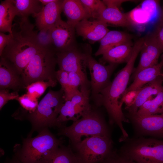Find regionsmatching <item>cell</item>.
<instances>
[{"instance_id":"6da1fadb","label":"cell","mask_w":163,"mask_h":163,"mask_svg":"<svg viewBox=\"0 0 163 163\" xmlns=\"http://www.w3.org/2000/svg\"><path fill=\"white\" fill-rule=\"evenodd\" d=\"M143 40L139 39L133 46L132 53L125 67L117 75L113 80L100 93L94 101L97 107L103 106L108 115L110 124H115L119 128L124 137L128 134L124 129L123 123H129L122 111V99L132 74L134 71L135 60L141 51Z\"/></svg>"},{"instance_id":"7a4b0ae2","label":"cell","mask_w":163,"mask_h":163,"mask_svg":"<svg viewBox=\"0 0 163 163\" xmlns=\"http://www.w3.org/2000/svg\"><path fill=\"white\" fill-rule=\"evenodd\" d=\"M35 26L28 18L19 17L15 20L12 38L1 57L11 63L21 75L31 59L43 49L38 44Z\"/></svg>"},{"instance_id":"3957f363","label":"cell","mask_w":163,"mask_h":163,"mask_svg":"<svg viewBox=\"0 0 163 163\" xmlns=\"http://www.w3.org/2000/svg\"><path fill=\"white\" fill-rule=\"evenodd\" d=\"M62 142L46 128L35 137L24 139L14 156L23 163H50Z\"/></svg>"},{"instance_id":"277c9868","label":"cell","mask_w":163,"mask_h":163,"mask_svg":"<svg viewBox=\"0 0 163 163\" xmlns=\"http://www.w3.org/2000/svg\"><path fill=\"white\" fill-rule=\"evenodd\" d=\"M81 118L68 126H63L58 134L68 137L71 145L80 142L83 136L111 137V130L103 116L91 107L86 110Z\"/></svg>"},{"instance_id":"5b68a950","label":"cell","mask_w":163,"mask_h":163,"mask_svg":"<svg viewBox=\"0 0 163 163\" xmlns=\"http://www.w3.org/2000/svg\"><path fill=\"white\" fill-rule=\"evenodd\" d=\"M117 151L136 163L163 162V140L153 137H128Z\"/></svg>"},{"instance_id":"8992f818","label":"cell","mask_w":163,"mask_h":163,"mask_svg":"<svg viewBox=\"0 0 163 163\" xmlns=\"http://www.w3.org/2000/svg\"><path fill=\"white\" fill-rule=\"evenodd\" d=\"M65 102L64 92L61 88L57 91L50 89L35 110L26 113V118L32 125V132H39L48 127H59L57 118Z\"/></svg>"},{"instance_id":"52a82bcc","label":"cell","mask_w":163,"mask_h":163,"mask_svg":"<svg viewBox=\"0 0 163 163\" xmlns=\"http://www.w3.org/2000/svg\"><path fill=\"white\" fill-rule=\"evenodd\" d=\"M57 61L53 49H43L31 59L24 69L21 76L25 87L39 81L57 82L55 70Z\"/></svg>"},{"instance_id":"ba28073f","label":"cell","mask_w":163,"mask_h":163,"mask_svg":"<svg viewBox=\"0 0 163 163\" xmlns=\"http://www.w3.org/2000/svg\"><path fill=\"white\" fill-rule=\"evenodd\" d=\"M72 145L78 163H99L113 150L111 138L99 136L86 138Z\"/></svg>"},{"instance_id":"9c48e42d","label":"cell","mask_w":163,"mask_h":163,"mask_svg":"<svg viewBox=\"0 0 163 163\" xmlns=\"http://www.w3.org/2000/svg\"><path fill=\"white\" fill-rule=\"evenodd\" d=\"M91 85H85L80 87V91L74 95L70 100L65 101L57 118L59 127L69 120L75 121L91 107L89 103Z\"/></svg>"},{"instance_id":"30bf717a","label":"cell","mask_w":163,"mask_h":163,"mask_svg":"<svg viewBox=\"0 0 163 163\" xmlns=\"http://www.w3.org/2000/svg\"><path fill=\"white\" fill-rule=\"evenodd\" d=\"M91 54L88 45L79 47L77 45L68 50L56 53L57 64L59 69L86 75L88 59Z\"/></svg>"},{"instance_id":"8fae6325","label":"cell","mask_w":163,"mask_h":163,"mask_svg":"<svg viewBox=\"0 0 163 163\" xmlns=\"http://www.w3.org/2000/svg\"><path fill=\"white\" fill-rule=\"evenodd\" d=\"M125 116L132 124L134 136L163 138V113L140 116L127 113Z\"/></svg>"},{"instance_id":"7c38bea8","label":"cell","mask_w":163,"mask_h":163,"mask_svg":"<svg viewBox=\"0 0 163 163\" xmlns=\"http://www.w3.org/2000/svg\"><path fill=\"white\" fill-rule=\"evenodd\" d=\"M117 64L105 65L99 62L91 55L88 58L87 67L91 75V97L94 102L100 92L110 83L111 76Z\"/></svg>"},{"instance_id":"4fadbf2b","label":"cell","mask_w":163,"mask_h":163,"mask_svg":"<svg viewBox=\"0 0 163 163\" xmlns=\"http://www.w3.org/2000/svg\"><path fill=\"white\" fill-rule=\"evenodd\" d=\"M49 30L53 48L56 53L68 50L77 45L75 28L61 18Z\"/></svg>"},{"instance_id":"5bb4252c","label":"cell","mask_w":163,"mask_h":163,"mask_svg":"<svg viewBox=\"0 0 163 163\" xmlns=\"http://www.w3.org/2000/svg\"><path fill=\"white\" fill-rule=\"evenodd\" d=\"M63 0H55L43 6L41 10L33 17L35 26L39 31L50 29L61 18Z\"/></svg>"},{"instance_id":"9a60e30c","label":"cell","mask_w":163,"mask_h":163,"mask_svg":"<svg viewBox=\"0 0 163 163\" xmlns=\"http://www.w3.org/2000/svg\"><path fill=\"white\" fill-rule=\"evenodd\" d=\"M141 52L140 60L138 66L134 70L133 77L142 69L157 64L159 57L163 52L153 34L145 37Z\"/></svg>"},{"instance_id":"2e32d148","label":"cell","mask_w":163,"mask_h":163,"mask_svg":"<svg viewBox=\"0 0 163 163\" xmlns=\"http://www.w3.org/2000/svg\"><path fill=\"white\" fill-rule=\"evenodd\" d=\"M107 24L98 20L85 19L75 26V32L84 39L91 42L100 41L110 31Z\"/></svg>"},{"instance_id":"e0dca14e","label":"cell","mask_w":163,"mask_h":163,"mask_svg":"<svg viewBox=\"0 0 163 163\" xmlns=\"http://www.w3.org/2000/svg\"><path fill=\"white\" fill-rule=\"evenodd\" d=\"M24 88L21 75L11 63L1 57L0 89H10L18 92Z\"/></svg>"},{"instance_id":"ac0fdd59","label":"cell","mask_w":163,"mask_h":163,"mask_svg":"<svg viewBox=\"0 0 163 163\" xmlns=\"http://www.w3.org/2000/svg\"><path fill=\"white\" fill-rule=\"evenodd\" d=\"M162 77L159 75L153 81L141 88L134 103L125 108L128 113H136L139 108L153 95H156L163 89Z\"/></svg>"},{"instance_id":"d6986e66","label":"cell","mask_w":163,"mask_h":163,"mask_svg":"<svg viewBox=\"0 0 163 163\" xmlns=\"http://www.w3.org/2000/svg\"><path fill=\"white\" fill-rule=\"evenodd\" d=\"M163 67V54L161 57L160 62L157 64L142 69L133 77V82L126 88L123 96L127 92L140 88L155 79L161 73Z\"/></svg>"},{"instance_id":"ffe728a7","label":"cell","mask_w":163,"mask_h":163,"mask_svg":"<svg viewBox=\"0 0 163 163\" xmlns=\"http://www.w3.org/2000/svg\"><path fill=\"white\" fill-rule=\"evenodd\" d=\"M62 10L67 18V23L75 28L83 19L90 18L80 0H63Z\"/></svg>"},{"instance_id":"44dd1931","label":"cell","mask_w":163,"mask_h":163,"mask_svg":"<svg viewBox=\"0 0 163 163\" xmlns=\"http://www.w3.org/2000/svg\"><path fill=\"white\" fill-rule=\"evenodd\" d=\"M133 46L130 41L114 47L102 55L100 62L116 64L127 63L131 56Z\"/></svg>"},{"instance_id":"7402d4cb","label":"cell","mask_w":163,"mask_h":163,"mask_svg":"<svg viewBox=\"0 0 163 163\" xmlns=\"http://www.w3.org/2000/svg\"><path fill=\"white\" fill-rule=\"evenodd\" d=\"M129 34L116 30H110L100 41V46L94 54L97 56L103 55L110 49L122 44L131 41Z\"/></svg>"},{"instance_id":"603a6c76","label":"cell","mask_w":163,"mask_h":163,"mask_svg":"<svg viewBox=\"0 0 163 163\" xmlns=\"http://www.w3.org/2000/svg\"><path fill=\"white\" fill-rule=\"evenodd\" d=\"M18 15L17 10L12 0L2 1L0 4V32H8L12 35L13 21L15 17Z\"/></svg>"},{"instance_id":"cb8c5ba5","label":"cell","mask_w":163,"mask_h":163,"mask_svg":"<svg viewBox=\"0 0 163 163\" xmlns=\"http://www.w3.org/2000/svg\"><path fill=\"white\" fill-rule=\"evenodd\" d=\"M98 20L107 24L118 26L128 27L131 25L126 14L122 13L119 8H116L107 7Z\"/></svg>"},{"instance_id":"d4e9b609","label":"cell","mask_w":163,"mask_h":163,"mask_svg":"<svg viewBox=\"0 0 163 163\" xmlns=\"http://www.w3.org/2000/svg\"><path fill=\"white\" fill-rule=\"evenodd\" d=\"M152 97L139 108L135 114L144 116L163 113V89L154 98L152 99Z\"/></svg>"},{"instance_id":"484cf974","label":"cell","mask_w":163,"mask_h":163,"mask_svg":"<svg viewBox=\"0 0 163 163\" xmlns=\"http://www.w3.org/2000/svg\"><path fill=\"white\" fill-rule=\"evenodd\" d=\"M91 84L87 75L78 72H69V83L67 89L64 92L65 101L71 99L73 96L79 92L78 88L84 85Z\"/></svg>"},{"instance_id":"4316f807","label":"cell","mask_w":163,"mask_h":163,"mask_svg":"<svg viewBox=\"0 0 163 163\" xmlns=\"http://www.w3.org/2000/svg\"><path fill=\"white\" fill-rule=\"evenodd\" d=\"M17 10L19 17L28 18L36 15L43 6L39 0H12Z\"/></svg>"},{"instance_id":"83f0119b","label":"cell","mask_w":163,"mask_h":163,"mask_svg":"<svg viewBox=\"0 0 163 163\" xmlns=\"http://www.w3.org/2000/svg\"><path fill=\"white\" fill-rule=\"evenodd\" d=\"M50 163H78L75 155L70 145H61Z\"/></svg>"},{"instance_id":"f1b7e54d","label":"cell","mask_w":163,"mask_h":163,"mask_svg":"<svg viewBox=\"0 0 163 163\" xmlns=\"http://www.w3.org/2000/svg\"><path fill=\"white\" fill-rule=\"evenodd\" d=\"M90 18L98 20L107 7L99 0H80Z\"/></svg>"},{"instance_id":"f546056e","label":"cell","mask_w":163,"mask_h":163,"mask_svg":"<svg viewBox=\"0 0 163 163\" xmlns=\"http://www.w3.org/2000/svg\"><path fill=\"white\" fill-rule=\"evenodd\" d=\"M57 82L51 81H39L28 85L25 87L27 93L33 97L38 99L49 87H54Z\"/></svg>"},{"instance_id":"4dcf8cb0","label":"cell","mask_w":163,"mask_h":163,"mask_svg":"<svg viewBox=\"0 0 163 163\" xmlns=\"http://www.w3.org/2000/svg\"><path fill=\"white\" fill-rule=\"evenodd\" d=\"M126 14L131 24L142 27L143 25L152 22L149 15L141 7L136 8Z\"/></svg>"},{"instance_id":"1f68e13d","label":"cell","mask_w":163,"mask_h":163,"mask_svg":"<svg viewBox=\"0 0 163 163\" xmlns=\"http://www.w3.org/2000/svg\"><path fill=\"white\" fill-rule=\"evenodd\" d=\"M25 112L29 113L34 112L38 104V99L31 97L27 93L19 96L16 100Z\"/></svg>"},{"instance_id":"d6a6232c","label":"cell","mask_w":163,"mask_h":163,"mask_svg":"<svg viewBox=\"0 0 163 163\" xmlns=\"http://www.w3.org/2000/svg\"><path fill=\"white\" fill-rule=\"evenodd\" d=\"M158 2L156 0L144 1L140 7L149 16L151 22L156 20L159 16V6Z\"/></svg>"},{"instance_id":"836d02e7","label":"cell","mask_w":163,"mask_h":163,"mask_svg":"<svg viewBox=\"0 0 163 163\" xmlns=\"http://www.w3.org/2000/svg\"><path fill=\"white\" fill-rule=\"evenodd\" d=\"M37 38L38 44L41 48L53 49L49 30L39 31Z\"/></svg>"},{"instance_id":"e575fe53","label":"cell","mask_w":163,"mask_h":163,"mask_svg":"<svg viewBox=\"0 0 163 163\" xmlns=\"http://www.w3.org/2000/svg\"><path fill=\"white\" fill-rule=\"evenodd\" d=\"M18 92H10L8 89L0 90V109L10 100H16L19 97Z\"/></svg>"},{"instance_id":"d590c367","label":"cell","mask_w":163,"mask_h":163,"mask_svg":"<svg viewBox=\"0 0 163 163\" xmlns=\"http://www.w3.org/2000/svg\"><path fill=\"white\" fill-rule=\"evenodd\" d=\"M56 77L58 82L61 85V88L64 92L67 89L68 86L69 72L59 69L56 71Z\"/></svg>"},{"instance_id":"8d00e7d4","label":"cell","mask_w":163,"mask_h":163,"mask_svg":"<svg viewBox=\"0 0 163 163\" xmlns=\"http://www.w3.org/2000/svg\"><path fill=\"white\" fill-rule=\"evenodd\" d=\"M140 88L127 92L123 97L122 101L126 105L125 108L129 107L135 102Z\"/></svg>"},{"instance_id":"74e56055","label":"cell","mask_w":163,"mask_h":163,"mask_svg":"<svg viewBox=\"0 0 163 163\" xmlns=\"http://www.w3.org/2000/svg\"><path fill=\"white\" fill-rule=\"evenodd\" d=\"M153 34L158 45L163 52V20L161 19Z\"/></svg>"},{"instance_id":"f35d334b","label":"cell","mask_w":163,"mask_h":163,"mask_svg":"<svg viewBox=\"0 0 163 163\" xmlns=\"http://www.w3.org/2000/svg\"><path fill=\"white\" fill-rule=\"evenodd\" d=\"M12 35L9 34H6L5 33L0 32V56H2L3 51L7 46L11 39Z\"/></svg>"},{"instance_id":"ab89813d","label":"cell","mask_w":163,"mask_h":163,"mask_svg":"<svg viewBox=\"0 0 163 163\" xmlns=\"http://www.w3.org/2000/svg\"><path fill=\"white\" fill-rule=\"evenodd\" d=\"M129 1L123 0H105L102 1L107 7H113L119 8L121 4L124 2Z\"/></svg>"},{"instance_id":"60d3db41","label":"cell","mask_w":163,"mask_h":163,"mask_svg":"<svg viewBox=\"0 0 163 163\" xmlns=\"http://www.w3.org/2000/svg\"><path fill=\"white\" fill-rule=\"evenodd\" d=\"M118 161L115 154L113 153L99 163H119Z\"/></svg>"},{"instance_id":"b9f144b4","label":"cell","mask_w":163,"mask_h":163,"mask_svg":"<svg viewBox=\"0 0 163 163\" xmlns=\"http://www.w3.org/2000/svg\"><path fill=\"white\" fill-rule=\"evenodd\" d=\"M117 155L119 163H136L120 155L117 151Z\"/></svg>"},{"instance_id":"7bdbcfd3","label":"cell","mask_w":163,"mask_h":163,"mask_svg":"<svg viewBox=\"0 0 163 163\" xmlns=\"http://www.w3.org/2000/svg\"><path fill=\"white\" fill-rule=\"evenodd\" d=\"M4 163H23L15 156L11 159H8Z\"/></svg>"},{"instance_id":"ee69618b","label":"cell","mask_w":163,"mask_h":163,"mask_svg":"<svg viewBox=\"0 0 163 163\" xmlns=\"http://www.w3.org/2000/svg\"><path fill=\"white\" fill-rule=\"evenodd\" d=\"M42 5L44 6L54 1L55 0H39Z\"/></svg>"},{"instance_id":"f6af8a7d","label":"cell","mask_w":163,"mask_h":163,"mask_svg":"<svg viewBox=\"0 0 163 163\" xmlns=\"http://www.w3.org/2000/svg\"><path fill=\"white\" fill-rule=\"evenodd\" d=\"M160 75H161L162 77V79H163V73H161Z\"/></svg>"},{"instance_id":"bcb514c9","label":"cell","mask_w":163,"mask_h":163,"mask_svg":"<svg viewBox=\"0 0 163 163\" xmlns=\"http://www.w3.org/2000/svg\"><path fill=\"white\" fill-rule=\"evenodd\" d=\"M161 19L163 20V13H162V19Z\"/></svg>"},{"instance_id":"7dc6e473","label":"cell","mask_w":163,"mask_h":163,"mask_svg":"<svg viewBox=\"0 0 163 163\" xmlns=\"http://www.w3.org/2000/svg\"><path fill=\"white\" fill-rule=\"evenodd\" d=\"M163 163V162H162V163Z\"/></svg>"}]
</instances>
